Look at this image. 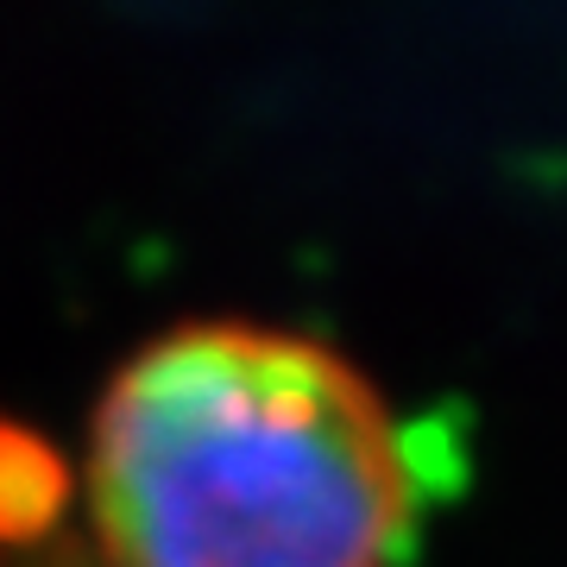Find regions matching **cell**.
I'll return each mask as SVG.
<instances>
[{
  "label": "cell",
  "instance_id": "cell-1",
  "mask_svg": "<svg viewBox=\"0 0 567 567\" xmlns=\"http://www.w3.org/2000/svg\"><path fill=\"white\" fill-rule=\"evenodd\" d=\"M89 511L107 567H391L410 543V466L334 347L196 322L114 372Z\"/></svg>",
  "mask_w": 567,
  "mask_h": 567
},
{
  "label": "cell",
  "instance_id": "cell-2",
  "mask_svg": "<svg viewBox=\"0 0 567 567\" xmlns=\"http://www.w3.org/2000/svg\"><path fill=\"white\" fill-rule=\"evenodd\" d=\"M70 461L20 423H0V548H39L70 511Z\"/></svg>",
  "mask_w": 567,
  "mask_h": 567
}]
</instances>
